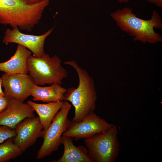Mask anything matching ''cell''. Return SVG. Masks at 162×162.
<instances>
[{"label":"cell","instance_id":"obj_1","mask_svg":"<svg viewBox=\"0 0 162 162\" xmlns=\"http://www.w3.org/2000/svg\"><path fill=\"white\" fill-rule=\"evenodd\" d=\"M110 16L119 28L134 40L150 43L162 41L161 35L154 31V28H162L161 17L156 10L153 11L148 20L137 17L130 8L127 7L117 10L111 13Z\"/></svg>","mask_w":162,"mask_h":162},{"label":"cell","instance_id":"obj_2","mask_svg":"<svg viewBox=\"0 0 162 162\" xmlns=\"http://www.w3.org/2000/svg\"><path fill=\"white\" fill-rule=\"evenodd\" d=\"M50 0L28 4L24 0H0V24L31 31L39 22Z\"/></svg>","mask_w":162,"mask_h":162},{"label":"cell","instance_id":"obj_3","mask_svg":"<svg viewBox=\"0 0 162 162\" xmlns=\"http://www.w3.org/2000/svg\"><path fill=\"white\" fill-rule=\"evenodd\" d=\"M64 63L72 67L78 76L79 82L77 87L67 89L64 101H69L75 108L72 122H79L94 112L96 95L93 81L87 71L74 60L65 61Z\"/></svg>","mask_w":162,"mask_h":162},{"label":"cell","instance_id":"obj_4","mask_svg":"<svg viewBox=\"0 0 162 162\" xmlns=\"http://www.w3.org/2000/svg\"><path fill=\"white\" fill-rule=\"evenodd\" d=\"M61 60L55 55L50 57L45 53L36 57L32 55L27 60L29 75L36 85L46 84H62L63 80L67 77L68 73L61 65Z\"/></svg>","mask_w":162,"mask_h":162},{"label":"cell","instance_id":"obj_5","mask_svg":"<svg viewBox=\"0 0 162 162\" xmlns=\"http://www.w3.org/2000/svg\"><path fill=\"white\" fill-rule=\"evenodd\" d=\"M118 129L113 124L104 132L84 139V143L93 162H115L120 150Z\"/></svg>","mask_w":162,"mask_h":162},{"label":"cell","instance_id":"obj_6","mask_svg":"<svg viewBox=\"0 0 162 162\" xmlns=\"http://www.w3.org/2000/svg\"><path fill=\"white\" fill-rule=\"evenodd\" d=\"M71 105L64 101L60 110L57 112L51 123L46 129L42 130L41 137L43 143L37 153V158L40 160L50 155L57 151L62 144V136L71 122L68 115Z\"/></svg>","mask_w":162,"mask_h":162},{"label":"cell","instance_id":"obj_7","mask_svg":"<svg viewBox=\"0 0 162 162\" xmlns=\"http://www.w3.org/2000/svg\"><path fill=\"white\" fill-rule=\"evenodd\" d=\"M110 124L93 112L79 122H72L62 135L71 137L75 140L91 137L110 129Z\"/></svg>","mask_w":162,"mask_h":162},{"label":"cell","instance_id":"obj_8","mask_svg":"<svg viewBox=\"0 0 162 162\" xmlns=\"http://www.w3.org/2000/svg\"><path fill=\"white\" fill-rule=\"evenodd\" d=\"M2 76L4 95L8 99L14 98L23 102L31 95L35 84L30 75L4 73Z\"/></svg>","mask_w":162,"mask_h":162},{"label":"cell","instance_id":"obj_9","mask_svg":"<svg viewBox=\"0 0 162 162\" xmlns=\"http://www.w3.org/2000/svg\"><path fill=\"white\" fill-rule=\"evenodd\" d=\"M53 27L41 35L25 34L21 32L17 27L7 29L4 32L2 42L6 44L15 43L30 50L35 57H40L45 53L44 46L46 38L52 32Z\"/></svg>","mask_w":162,"mask_h":162},{"label":"cell","instance_id":"obj_10","mask_svg":"<svg viewBox=\"0 0 162 162\" xmlns=\"http://www.w3.org/2000/svg\"><path fill=\"white\" fill-rule=\"evenodd\" d=\"M42 128L38 117L26 118L16 126V135L13 138V142L25 152L41 137Z\"/></svg>","mask_w":162,"mask_h":162},{"label":"cell","instance_id":"obj_11","mask_svg":"<svg viewBox=\"0 0 162 162\" xmlns=\"http://www.w3.org/2000/svg\"><path fill=\"white\" fill-rule=\"evenodd\" d=\"M34 110L28 103L13 98L9 100L6 108L0 113V125L14 129L16 125L24 119L35 117Z\"/></svg>","mask_w":162,"mask_h":162},{"label":"cell","instance_id":"obj_12","mask_svg":"<svg viewBox=\"0 0 162 162\" xmlns=\"http://www.w3.org/2000/svg\"><path fill=\"white\" fill-rule=\"evenodd\" d=\"M32 52L26 47L18 44L16 50L8 60L0 62V71L9 74H28L27 60Z\"/></svg>","mask_w":162,"mask_h":162},{"label":"cell","instance_id":"obj_13","mask_svg":"<svg viewBox=\"0 0 162 162\" xmlns=\"http://www.w3.org/2000/svg\"><path fill=\"white\" fill-rule=\"evenodd\" d=\"M64 151L62 157L52 162H93L89 157L87 148L83 146H76L70 136H62Z\"/></svg>","mask_w":162,"mask_h":162},{"label":"cell","instance_id":"obj_14","mask_svg":"<svg viewBox=\"0 0 162 162\" xmlns=\"http://www.w3.org/2000/svg\"><path fill=\"white\" fill-rule=\"evenodd\" d=\"M67 89L58 84H53L50 86L41 87L35 85L31 95L34 101H40L49 103L64 101V94Z\"/></svg>","mask_w":162,"mask_h":162},{"label":"cell","instance_id":"obj_15","mask_svg":"<svg viewBox=\"0 0 162 162\" xmlns=\"http://www.w3.org/2000/svg\"><path fill=\"white\" fill-rule=\"evenodd\" d=\"M64 101H61L41 104L29 100L27 103L38 114L43 129L45 130L48 128L54 117L61 109Z\"/></svg>","mask_w":162,"mask_h":162},{"label":"cell","instance_id":"obj_16","mask_svg":"<svg viewBox=\"0 0 162 162\" xmlns=\"http://www.w3.org/2000/svg\"><path fill=\"white\" fill-rule=\"evenodd\" d=\"M23 151L13 142V138L0 143V162L9 161L21 156Z\"/></svg>","mask_w":162,"mask_h":162},{"label":"cell","instance_id":"obj_17","mask_svg":"<svg viewBox=\"0 0 162 162\" xmlns=\"http://www.w3.org/2000/svg\"><path fill=\"white\" fill-rule=\"evenodd\" d=\"M16 135L15 129L5 125L0 126V143L9 139L14 138Z\"/></svg>","mask_w":162,"mask_h":162},{"label":"cell","instance_id":"obj_18","mask_svg":"<svg viewBox=\"0 0 162 162\" xmlns=\"http://www.w3.org/2000/svg\"><path fill=\"white\" fill-rule=\"evenodd\" d=\"M9 100L4 95L0 94V113L6 108Z\"/></svg>","mask_w":162,"mask_h":162},{"label":"cell","instance_id":"obj_19","mask_svg":"<svg viewBox=\"0 0 162 162\" xmlns=\"http://www.w3.org/2000/svg\"><path fill=\"white\" fill-rule=\"evenodd\" d=\"M147 1L152 4H154L158 7H162V0H147Z\"/></svg>","mask_w":162,"mask_h":162},{"label":"cell","instance_id":"obj_20","mask_svg":"<svg viewBox=\"0 0 162 162\" xmlns=\"http://www.w3.org/2000/svg\"><path fill=\"white\" fill-rule=\"evenodd\" d=\"M28 4H32L40 2L43 0H24Z\"/></svg>","mask_w":162,"mask_h":162},{"label":"cell","instance_id":"obj_21","mask_svg":"<svg viewBox=\"0 0 162 162\" xmlns=\"http://www.w3.org/2000/svg\"><path fill=\"white\" fill-rule=\"evenodd\" d=\"M2 78H0V94L4 95L2 89Z\"/></svg>","mask_w":162,"mask_h":162},{"label":"cell","instance_id":"obj_22","mask_svg":"<svg viewBox=\"0 0 162 162\" xmlns=\"http://www.w3.org/2000/svg\"><path fill=\"white\" fill-rule=\"evenodd\" d=\"M117 1L120 3H127L130 0H117Z\"/></svg>","mask_w":162,"mask_h":162}]
</instances>
